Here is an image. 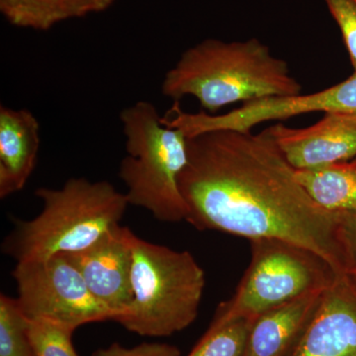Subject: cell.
<instances>
[{
    "label": "cell",
    "instance_id": "obj_12",
    "mask_svg": "<svg viewBox=\"0 0 356 356\" xmlns=\"http://www.w3.org/2000/svg\"><path fill=\"white\" fill-rule=\"evenodd\" d=\"M325 289L306 293L255 318L243 356L289 355L317 310Z\"/></svg>",
    "mask_w": 356,
    "mask_h": 356
},
{
    "label": "cell",
    "instance_id": "obj_10",
    "mask_svg": "<svg viewBox=\"0 0 356 356\" xmlns=\"http://www.w3.org/2000/svg\"><path fill=\"white\" fill-rule=\"evenodd\" d=\"M288 356H356V281L339 273Z\"/></svg>",
    "mask_w": 356,
    "mask_h": 356
},
{
    "label": "cell",
    "instance_id": "obj_13",
    "mask_svg": "<svg viewBox=\"0 0 356 356\" xmlns=\"http://www.w3.org/2000/svg\"><path fill=\"white\" fill-rule=\"evenodd\" d=\"M296 177L323 209L332 214H356V158L310 170H296Z\"/></svg>",
    "mask_w": 356,
    "mask_h": 356
},
{
    "label": "cell",
    "instance_id": "obj_1",
    "mask_svg": "<svg viewBox=\"0 0 356 356\" xmlns=\"http://www.w3.org/2000/svg\"><path fill=\"white\" fill-rule=\"evenodd\" d=\"M179 188L186 222L199 231L288 241L343 273L339 214L311 198L266 129L259 135L218 130L188 138Z\"/></svg>",
    "mask_w": 356,
    "mask_h": 356
},
{
    "label": "cell",
    "instance_id": "obj_4",
    "mask_svg": "<svg viewBox=\"0 0 356 356\" xmlns=\"http://www.w3.org/2000/svg\"><path fill=\"white\" fill-rule=\"evenodd\" d=\"M120 121L127 156L119 177L129 205L149 211L159 222L186 221L179 177L188 161V138L165 126L156 107L145 100L122 110Z\"/></svg>",
    "mask_w": 356,
    "mask_h": 356
},
{
    "label": "cell",
    "instance_id": "obj_7",
    "mask_svg": "<svg viewBox=\"0 0 356 356\" xmlns=\"http://www.w3.org/2000/svg\"><path fill=\"white\" fill-rule=\"evenodd\" d=\"M13 276L17 284L16 299L30 320L51 321L76 331L83 325L116 318L65 255L18 262Z\"/></svg>",
    "mask_w": 356,
    "mask_h": 356
},
{
    "label": "cell",
    "instance_id": "obj_21",
    "mask_svg": "<svg viewBox=\"0 0 356 356\" xmlns=\"http://www.w3.org/2000/svg\"><path fill=\"white\" fill-rule=\"evenodd\" d=\"M114 1L115 0H62V3L67 19H70L84 17L89 14L103 13Z\"/></svg>",
    "mask_w": 356,
    "mask_h": 356
},
{
    "label": "cell",
    "instance_id": "obj_9",
    "mask_svg": "<svg viewBox=\"0 0 356 356\" xmlns=\"http://www.w3.org/2000/svg\"><path fill=\"white\" fill-rule=\"evenodd\" d=\"M295 170H310L356 158V112H325L309 127L282 124L266 129Z\"/></svg>",
    "mask_w": 356,
    "mask_h": 356
},
{
    "label": "cell",
    "instance_id": "obj_19",
    "mask_svg": "<svg viewBox=\"0 0 356 356\" xmlns=\"http://www.w3.org/2000/svg\"><path fill=\"white\" fill-rule=\"evenodd\" d=\"M337 238L343 273L356 281V214H339Z\"/></svg>",
    "mask_w": 356,
    "mask_h": 356
},
{
    "label": "cell",
    "instance_id": "obj_18",
    "mask_svg": "<svg viewBox=\"0 0 356 356\" xmlns=\"http://www.w3.org/2000/svg\"><path fill=\"white\" fill-rule=\"evenodd\" d=\"M327 8L341 29L344 44L350 54L356 74V0H325Z\"/></svg>",
    "mask_w": 356,
    "mask_h": 356
},
{
    "label": "cell",
    "instance_id": "obj_11",
    "mask_svg": "<svg viewBox=\"0 0 356 356\" xmlns=\"http://www.w3.org/2000/svg\"><path fill=\"white\" fill-rule=\"evenodd\" d=\"M38 119L28 109L0 107V198L24 188L37 165Z\"/></svg>",
    "mask_w": 356,
    "mask_h": 356
},
{
    "label": "cell",
    "instance_id": "obj_2",
    "mask_svg": "<svg viewBox=\"0 0 356 356\" xmlns=\"http://www.w3.org/2000/svg\"><path fill=\"white\" fill-rule=\"evenodd\" d=\"M302 86L285 60L257 39L225 43L207 39L182 54L166 72L161 93L179 102L195 97L202 111L215 115L236 102L301 95Z\"/></svg>",
    "mask_w": 356,
    "mask_h": 356
},
{
    "label": "cell",
    "instance_id": "obj_3",
    "mask_svg": "<svg viewBox=\"0 0 356 356\" xmlns=\"http://www.w3.org/2000/svg\"><path fill=\"white\" fill-rule=\"evenodd\" d=\"M35 195L41 212L29 221H18L4 241V254L16 261H43L90 247L120 225L129 202L106 181L88 178L67 180L60 188L41 187Z\"/></svg>",
    "mask_w": 356,
    "mask_h": 356
},
{
    "label": "cell",
    "instance_id": "obj_16",
    "mask_svg": "<svg viewBox=\"0 0 356 356\" xmlns=\"http://www.w3.org/2000/svg\"><path fill=\"white\" fill-rule=\"evenodd\" d=\"M254 320L241 318L208 331L187 356H243Z\"/></svg>",
    "mask_w": 356,
    "mask_h": 356
},
{
    "label": "cell",
    "instance_id": "obj_5",
    "mask_svg": "<svg viewBox=\"0 0 356 356\" xmlns=\"http://www.w3.org/2000/svg\"><path fill=\"white\" fill-rule=\"evenodd\" d=\"M133 301L117 323L142 337H170L196 320L205 273L187 250L132 235Z\"/></svg>",
    "mask_w": 356,
    "mask_h": 356
},
{
    "label": "cell",
    "instance_id": "obj_17",
    "mask_svg": "<svg viewBox=\"0 0 356 356\" xmlns=\"http://www.w3.org/2000/svg\"><path fill=\"white\" fill-rule=\"evenodd\" d=\"M74 332L51 321L28 318V334L35 356H79L72 346Z\"/></svg>",
    "mask_w": 356,
    "mask_h": 356
},
{
    "label": "cell",
    "instance_id": "obj_15",
    "mask_svg": "<svg viewBox=\"0 0 356 356\" xmlns=\"http://www.w3.org/2000/svg\"><path fill=\"white\" fill-rule=\"evenodd\" d=\"M0 356H35L17 299L0 295Z\"/></svg>",
    "mask_w": 356,
    "mask_h": 356
},
{
    "label": "cell",
    "instance_id": "obj_20",
    "mask_svg": "<svg viewBox=\"0 0 356 356\" xmlns=\"http://www.w3.org/2000/svg\"><path fill=\"white\" fill-rule=\"evenodd\" d=\"M92 356H181L177 346L166 343H142L134 348H125L114 343L108 348H99Z\"/></svg>",
    "mask_w": 356,
    "mask_h": 356
},
{
    "label": "cell",
    "instance_id": "obj_6",
    "mask_svg": "<svg viewBox=\"0 0 356 356\" xmlns=\"http://www.w3.org/2000/svg\"><path fill=\"white\" fill-rule=\"evenodd\" d=\"M250 257L234 296L218 307L210 327L255 318L315 290L331 284L337 273L324 259L280 238L250 241Z\"/></svg>",
    "mask_w": 356,
    "mask_h": 356
},
{
    "label": "cell",
    "instance_id": "obj_14",
    "mask_svg": "<svg viewBox=\"0 0 356 356\" xmlns=\"http://www.w3.org/2000/svg\"><path fill=\"white\" fill-rule=\"evenodd\" d=\"M0 11L11 25L37 31L67 19L62 0H0Z\"/></svg>",
    "mask_w": 356,
    "mask_h": 356
},
{
    "label": "cell",
    "instance_id": "obj_8",
    "mask_svg": "<svg viewBox=\"0 0 356 356\" xmlns=\"http://www.w3.org/2000/svg\"><path fill=\"white\" fill-rule=\"evenodd\" d=\"M133 232L127 227L110 229L90 247L63 254L83 276L91 293L119 320L133 301Z\"/></svg>",
    "mask_w": 356,
    "mask_h": 356
}]
</instances>
